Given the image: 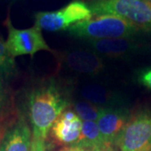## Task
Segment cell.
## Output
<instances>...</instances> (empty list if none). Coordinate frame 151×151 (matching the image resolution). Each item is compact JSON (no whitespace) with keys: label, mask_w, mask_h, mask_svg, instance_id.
Wrapping results in <instances>:
<instances>
[{"label":"cell","mask_w":151,"mask_h":151,"mask_svg":"<svg viewBox=\"0 0 151 151\" xmlns=\"http://www.w3.org/2000/svg\"><path fill=\"white\" fill-rule=\"evenodd\" d=\"M97 151H114L111 148V147H106V148H103V149H102V150H99Z\"/></svg>","instance_id":"obj_21"},{"label":"cell","mask_w":151,"mask_h":151,"mask_svg":"<svg viewBox=\"0 0 151 151\" xmlns=\"http://www.w3.org/2000/svg\"><path fill=\"white\" fill-rule=\"evenodd\" d=\"M92 15L86 3L73 0L58 10L35 13V25L49 32L67 30L75 24L91 19Z\"/></svg>","instance_id":"obj_4"},{"label":"cell","mask_w":151,"mask_h":151,"mask_svg":"<svg viewBox=\"0 0 151 151\" xmlns=\"http://www.w3.org/2000/svg\"><path fill=\"white\" fill-rule=\"evenodd\" d=\"M72 109L82 121L97 122L104 112L105 108L99 107L86 100H83L76 101L73 103Z\"/></svg>","instance_id":"obj_14"},{"label":"cell","mask_w":151,"mask_h":151,"mask_svg":"<svg viewBox=\"0 0 151 151\" xmlns=\"http://www.w3.org/2000/svg\"><path fill=\"white\" fill-rule=\"evenodd\" d=\"M81 97L99 107L108 108L121 106L120 98L113 91L96 84L83 86L80 89Z\"/></svg>","instance_id":"obj_12"},{"label":"cell","mask_w":151,"mask_h":151,"mask_svg":"<svg viewBox=\"0 0 151 151\" xmlns=\"http://www.w3.org/2000/svg\"><path fill=\"white\" fill-rule=\"evenodd\" d=\"M59 62L67 70L81 75L95 76L104 70L102 58L89 50H70L58 55Z\"/></svg>","instance_id":"obj_7"},{"label":"cell","mask_w":151,"mask_h":151,"mask_svg":"<svg viewBox=\"0 0 151 151\" xmlns=\"http://www.w3.org/2000/svg\"><path fill=\"white\" fill-rule=\"evenodd\" d=\"M91 50L110 58H121L134 54L139 49V45L133 38H113L85 40Z\"/></svg>","instance_id":"obj_11"},{"label":"cell","mask_w":151,"mask_h":151,"mask_svg":"<svg viewBox=\"0 0 151 151\" xmlns=\"http://www.w3.org/2000/svg\"><path fill=\"white\" fill-rule=\"evenodd\" d=\"M0 73L6 78H11L17 75L16 64L14 58L8 52L5 42L0 35Z\"/></svg>","instance_id":"obj_15"},{"label":"cell","mask_w":151,"mask_h":151,"mask_svg":"<svg viewBox=\"0 0 151 151\" xmlns=\"http://www.w3.org/2000/svg\"><path fill=\"white\" fill-rule=\"evenodd\" d=\"M17 111L14 107L13 96L9 89L6 86L3 79V75L0 73V114L11 113Z\"/></svg>","instance_id":"obj_16"},{"label":"cell","mask_w":151,"mask_h":151,"mask_svg":"<svg viewBox=\"0 0 151 151\" xmlns=\"http://www.w3.org/2000/svg\"><path fill=\"white\" fill-rule=\"evenodd\" d=\"M26 105L33 138L45 140L55 119L70 105V96L66 88L50 79L33 87Z\"/></svg>","instance_id":"obj_1"},{"label":"cell","mask_w":151,"mask_h":151,"mask_svg":"<svg viewBox=\"0 0 151 151\" xmlns=\"http://www.w3.org/2000/svg\"><path fill=\"white\" fill-rule=\"evenodd\" d=\"M18 113H19V111L17 110L14 113H1L0 114V143H1L4 135L5 134L8 127L13 122V120L16 118Z\"/></svg>","instance_id":"obj_17"},{"label":"cell","mask_w":151,"mask_h":151,"mask_svg":"<svg viewBox=\"0 0 151 151\" xmlns=\"http://www.w3.org/2000/svg\"><path fill=\"white\" fill-rule=\"evenodd\" d=\"M142 30L141 28L124 18L110 14L79 22L67 29L71 36L85 40L133 38Z\"/></svg>","instance_id":"obj_2"},{"label":"cell","mask_w":151,"mask_h":151,"mask_svg":"<svg viewBox=\"0 0 151 151\" xmlns=\"http://www.w3.org/2000/svg\"><path fill=\"white\" fill-rule=\"evenodd\" d=\"M33 133L25 116L19 112L0 143V151H31Z\"/></svg>","instance_id":"obj_8"},{"label":"cell","mask_w":151,"mask_h":151,"mask_svg":"<svg viewBox=\"0 0 151 151\" xmlns=\"http://www.w3.org/2000/svg\"><path fill=\"white\" fill-rule=\"evenodd\" d=\"M130 115L129 109L122 106L105 108L97 124L106 147L115 145Z\"/></svg>","instance_id":"obj_10"},{"label":"cell","mask_w":151,"mask_h":151,"mask_svg":"<svg viewBox=\"0 0 151 151\" xmlns=\"http://www.w3.org/2000/svg\"><path fill=\"white\" fill-rule=\"evenodd\" d=\"M72 147L89 151H97L106 148L97 122L83 121L81 135Z\"/></svg>","instance_id":"obj_13"},{"label":"cell","mask_w":151,"mask_h":151,"mask_svg":"<svg viewBox=\"0 0 151 151\" xmlns=\"http://www.w3.org/2000/svg\"><path fill=\"white\" fill-rule=\"evenodd\" d=\"M82 123L73 109L66 108L55 119L49 134L59 145L72 147L81 135Z\"/></svg>","instance_id":"obj_9"},{"label":"cell","mask_w":151,"mask_h":151,"mask_svg":"<svg viewBox=\"0 0 151 151\" xmlns=\"http://www.w3.org/2000/svg\"><path fill=\"white\" fill-rule=\"evenodd\" d=\"M92 14L116 15L151 30V3L148 0H92L87 3Z\"/></svg>","instance_id":"obj_3"},{"label":"cell","mask_w":151,"mask_h":151,"mask_svg":"<svg viewBox=\"0 0 151 151\" xmlns=\"http://www.w3.org/2000/svg\"><path fill=\"white\" fill-rule=\"evenodd\" d=\"M4 25L8 29L6 48L12 57L29 55L33 57L39 51L45 50L54 53V50L46 43L42 30L34 25L24 29H19L13 25L9 14L6 18Z\"/></svg>","instance_id":"obj_6"},{"label":"cell","mask_w":151,"mask_h":151,"mask_svg":"<svg viewBox=\"0 0 151 151\" xmlns=\"http://www.w3.org/2000/svg\"><path fill=\"white\" fill-rule=\"evenodd\" d=\"M139 82L148 89H151V68L143 70L139 75Z\"/></svg>","instance_id":"obj_18"},{"label":"cell","mask_w":151,"mask_h":151,"mask_svg":"<svg viewBox=\"0 0 151 151\" xmlns=\"http://www.w3.org/2000/svg\"><path fill=\"white\" fill-rule=\"evenodd\" d=\"M60 151H89L86 150H84V149H81V148H76V147H67V148H65L63 150Z\"/></svg>","instance_id":"obj_20"},{"label":"cell","mask_w":151,"mask_h":151,"mask_svg":"<svg viewBox=\"0 0 151 151\" xmlns=\"http://www.w3.org/2000/svg\"><path fill=\"white\" fill-rule=\"evenodd\" d=\"M148 1H150V3H151V0H148Z\"/></svg>","instance_id":"obj_22"},{"label":"cell","mask_w":151,"mask_h":151,"mask_svg":"<svg viewBox=\"0 0 151 151\" xmlns=\"http://www.w3.org/2000/svg\"><path fill=\"white\" fill-rule=\"evenodd\" d=\"M31 151H46L45 142L44 139L33 138L32 150Z\"/></svg>","instance_id":"obj_19"},{"label":"cell","mask_w":151,"mask_h":151,"mask_svg":"<svg viewBox=\"0 0 151 151\" xmlns=\"http://www.w3.org/2000/svg\"><path fill=\"white\" fill-rule=\"evenodd\" d=\"M115 145L120 151H151V110L131 114Z\"/></svg>","instance_id":"obj_5"}]
</instances>
